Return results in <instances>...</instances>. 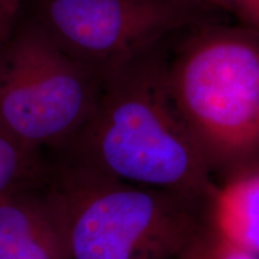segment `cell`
<instances>
[{
  "label": "cell",
  "instance_id": "obj_7",
  "mask_svg": "<svg viewBox=\"0 0 259 259\" xmlns=\"http://www.w3.org/2000/svg\"><path fill=\"white\" fill-rule=\"evenodd\" d=\"M208 220L227 238L259 255V166L219 186Z\"/></svg>",
  "mask_w": 259,
  "mask_h": 259
},
{
  "label": "cell",
  "instance_id": "obj_11",
  "mask_svg": "<svg viewBox=\"0 0 259 259\" xmlns=\"http://www.w3.org/2000/svg\"><path fill=\"white\" fill-rule=\"evenodd\" d=\"M27 0H0V21L14 28Z\"/></svg>",
  "mask_w": 259,
  "mask_h": 259
},
{
  "label": "cell",
  "instance_id": "obj_6",
  "mask_svg": "<svg viewBox=\"0 0 259 259\" xmlns=\"http://www.w3.org/2000/svg\"><path fill=\"white\" fill-rule=\"evenodd\" d=\"M41 183L0 196V259H72L63 215Z\"/></svg>",
  "mask_w": 259,
  "mask_h": 259
},
{
  "label": "cell",
  "instance_id": "obj_8",
  "mask_svg": "<svg viewBox=\"0 0 259 259\" xmlns=\"http://www.w3.org/2000/svg\"><path fill=\"white\" fill-rule=\"evenodd\" d=\"M44 178L37 153L0 132V196Z\"/></svg>",
  "mask_w": 259,
  "mask_h": 259
},
{
  "label": "cell",
  "instance_id": "obj_3",
  "mask_svg": "<svg viewBox=\"0 0 259 259\" xmlns=\"http://www.w3.org/2000/svg\"><path fill=\"white\" fill-rule=\"evenodd\" d=\"M50 176L72 259H178L208 220L198 200L67 161Z\"/></svg>",
  "mask_w": 259,
  "mask_h": 259
},
{
  "label": "cell",
  "instance_id": "obj_5",
  "mask_svg": "<svg viewBox=\"0 0 259 259\" xmlns=\"http://www.w3.org/2000/svg\"><path fill=\"white\" fill-rule=\"evenodd\" d=\"M24 10L61 50L102 72L228 14L221 0H27Z\"/></svg>",
  "mask_w": 259,
  "mask_h": 259
},
{
  "label": "cell",
  "instance_id": "obj_1",
  "mask_svg": "<svg viewBox=\"0 0 259 259\" xmlns=\"http://www.w3.org/2000/svg\"><path fill=\"white\" fill-rule=\"evenodd\" d=\"M167 42L107 71L92 115L61 149L71 163L210 205L220 185L168 92Z\"/></svg>",
  "mask_w": 259,
  "mask_h": 259
},
{
  "label": "cell",
  "instance_id": "obj_9",
  "mask_svg": "<svg viewBox=\"0 0 259 259\" xmlns=\"http://www.w3.org/2000/svg\"><path fill=\"white\" fill-rule=\"evenodd\" d=\"M178 259H259V255L232 241L206 220Z\"/></svg>",
  "mask_w": 259,
  "mask_h": 259
},
{
  "label": "cell",
  "instance_id": "obj_12",
  "mask_svg": "<svg viewBox=\"0 0 259 259\" xmlns=\"http://www.w3.org/2000/svg\"><path fill=\"white\" fill-rule=\"evenodd\" d=\"M15 27V25H14ZM14 28L9 27V25H6L5 23H3L2 21H0V46L3 45V42H4L6 38H8V36L10 35V32H11V30Z\"/></svg>",
  "mask_w": 259,
  "mask_h": 259
},
{
  "label": "cell",
  "instance_id": "obj_10",
  "mask_svg": "<svg viewBox=\"0 0 259 259\" xmlns=\"http://www.w3.org/2000/svg\"><path fill=\"white\" fill-rule=\"evenodd\" d=\"M228 14H233L241 25L259 32V0H221Z\"/></svg>",
  "mask_w": 259,
  "mask_h": 259
},
{
  "label": "cell",
  "instance_id": "obj_2",
  "mask_svg": "<svg viewBox=\"0 0 259 259\" xmlns=\"http://www.w3.org/2000/svg\"><path fill=\"white\" fill-rule=\"evenodd\" d=\"M166 82L213 179L259 166V32L225 22L178 32Z\"/></svg>",
  "mask_w": 259,
  "mask_h": 259
},
{
  "label": "cell",
  "instance_id": "obj_4",
  "mask_svg": "<svg viewBox=\"0 0 259 259\" xmlns=\"http://www.w3.org/2000/svg\"><path fill=\"white\" fill-rule=\"evenodd\" d=\"M105 73L17 19L0 46V132L35 153L63 148L92 115Z\"/></svg>",
  "mask_w": 259,
  "mask_h": 259
}]
</instances>
